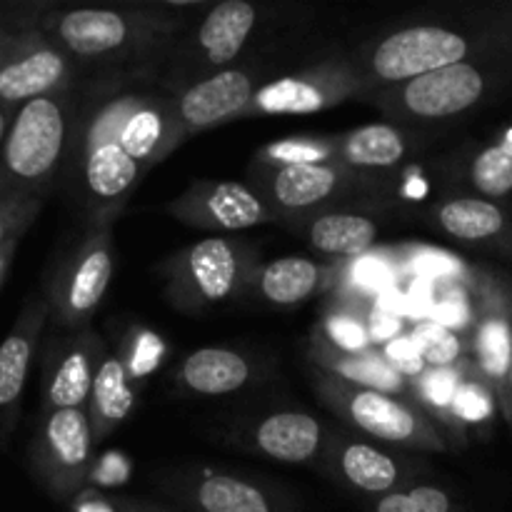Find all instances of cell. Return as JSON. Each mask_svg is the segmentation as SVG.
<instances>
[{"label":"cell","instance_id":"cell-36","mask_svg":"<svg viewBox=\"0 0 512 512\" xmlns=\"http://www.w3.org/2000/svg\"><path fill=\"white\" fill-rule=\"evenodd\" d=\"M460 385H463L460 375L453 368H428L420 375V385L415 388V393L423 403L433 405L438 413H448V410H453Z\"/></svg>","mask_w":512,"mask_h":512},{"label":"cell","instance_id":"cell-23","mask_svg":"<svg viewBox=\"0 0 512 512\" xmlns=\"http://www.w3.org/2000/svg\"><path fill=\"white\" fill-rule=\"evenodd\" d=\"M345 268H348V263H343V260L318 263V260L300 258V255H288V258L260 265L253 288L270 305L293 308V305L305 303V300L328 290L335 280H340Z\"/></svg>","mask_w":512,"mask_h":512},{"label":"cell","instance_id":"cell-11","mask_svg":"<svg viewBox=\"0 0 512 512\" xmlns=\"http://www.w3.org/2000/svg\"><path fill=\"white\" fill-rule=\"evenodd\" d=\"M85 68L40 28L20 30L0 63V105L18 110L30 100L80 88Z\"/></svg>","mask_w":512,"mask_h":512},{"label":"cell","instance_id":"cell-31","mask_svg":"<svg viewBox=\"0 0 512 512\" xmlns=\"http://www.w3.org/2000/svg\"><path fill=\"white\" fill-rule=\"evenodd\" d=\"M165 355V343L160 335L150 333L143 325H130L123 333L120 340L118 358L123 360L125 370H128V378L133 383L145 380L155 368L160 365Z\"/></svg>","mask_w":512,"mask_h":512},{"label":"cell","instance_id":"cell-32","mask_svg":"<svg viewBox=\"0 0 512 512\" xmlns=\"http://www.w3.org/2000/svg\"><path fill=\"white\" fill-rule=\"evenodd\" d=\"M410 340H413L428 368H453L463 355V343H460L458 335L440 325L438 320H423V323L415 325Z\"/></svg>","mask_w":512,"mask_h":512},{"label":"cell","instance_id":"cell-25","mask_svg":"<svg viewBox=\"0 0 512 512\" xmlns=\"http://www.w3.org/2000/svg\"><path fill=\"white\" fill-rule=\"evenodd\" d=\"M415 148H418L415 135L395 123H370L335 135L338 163L348 165L355 173L398 168L413 155Z\"/></svg>","mask_w":512,"mask_h":512},{"label":"cell","instance_id":"cell-41","mask_svg":"<svg viewBox=\"0 0 512 512\" xmlns=\"http://www.w3.org/2000/svg\"><path fill=\"white\" fill-rule=\"evenodd\" d=\"M498 410L503 415L505 423L512 428V353H510V365H508V375H505V383L500 388L498 395Z\"/></svg>","mask_w":512,"mask_h":512},{"label":"cell","instance_id":"cell-19","mask_svg":"<svg viewBox=\"0 0 512 512\" xmlns=\"http://www.w3.org/2000/svg\"><path fill=\"white\" fill-rule=\"evenodd\" d=\"M475 290H478L473 325L475 375L498 403L512 353V283L483 273L478 275Z\"/></svg>","mask_w":512,"mask_h":512},{"label":"cell","instance_id":"cell-3","mask_svg":"<svg viewBox=\"0 0 512 512\" xmlns=\"http://www.w3.org/2000/svg\"><path fill=\"white\" fill-rule=\"evenodd\" d=\"M80 88L30 100L15 110L0 148V200L8 195L48 198L60 188L78 118Z\"/></svg>","mask_w":512,"mask_h":512},{"label":"cell","instance_id":"cell-40","mask_svg":"<svg viewBox=\"0 0 512 512\" xmlns=\"http://www.w3.org/2000/svg\"><path fill=\"white\" fill-rule=\"evenodd\" d=\"M115 503V508L120 512H173L168 508H163V505L153 503V500L148 498H130V495H115V498H110Z\"/></svg>","mask_w":512,"mask_h":512},{"label":"cell","instance_id":"cell-15","mask_svg":"<svg viewBox=\"0 0 512 512\" xmlns=\"http://www.w3.org/2000/svg\"><path fill=\"white\" fill-rule=\"evenodd\" d=\"M158 485L190 512H295L280 490L220 470H175Z\"/></svg>","mask_w":512,"mask_h":512},{"label":"cell","instance_id":"cell-29","mask_svg":"<svg viewBox=\"0 0 512 512\" xmlns=\"http://www.w3.org/2000/svg\"><path fill=\"white\" fill-rule=\"evenodd\" d=\"M470 185L480 198L500 200L512 195V148L508 143H493L473 155L468 168Z\"/></svg>","mask_w":512,"mask_h":512},{"label":"cell","instance_id":"cell-26","mask_svg":"<svg viewBox=\"0 0 512 512\" xmlns=\"http://www.w3.org/2000/svg\"><path fill=\"white\" fill-rule=\"evenodd\" d=\"M133 408L135 383L128 378V370H125L118 353L105 350L98 373H95L93 390H90L88 400L90 428H93L95 443L110 438V435L128 420Z\"/></svg>","mask_w":512,"mask_h":512},{"label":"cell","instance_id":"cell-39","mask_svg":"<svg viewBox=\"0 0 512 512\" xmlns=\"http://www.w3.org/2000/svg\"><path fill=\"white\" fill-rule=\"evenodd\" d=\"M68 505L70 512H120L115 508L113 500H110L108 495L100 493L98 488H93V485H88L83 493L75 495Z\"/></svg>","mask_w":512,"mask_h":512},{"label":"cell","instance_id":"cell-5","mask_svg":"<svg viewBox=\"0 0 512 512\" xmlns=\"http://www.w3.org/2000/svg\"><path fill=\"white\" fill-rule=\"evenodd\" d=\"M263 13V5L248 0L213 3L175 40L163 60L165 70L155 80L170 93H180L218 70L238 65L255 33L263 28Z\"/></svg>","mask_w":512,"mask_h":512},{"label":"cell","instance_id":"cell-18","mask_svg":"<svg viewBox=\"0 0 512 512\" xmlns=\"http://www.w3.org/2000/svg\"><path fill=\"white\" fill-rule=\"evenodd\" d=\"M48 323L50 308L45 295H30L20 308L13 328L0 343V448L8 443L18 425L25 383L38 358L43 330Z\"/></svg>","mask_w":512,"mask_h":512},{"label":"cell","instance_id":"cell-13","mask_svg":"<svg viewBox=\"0 0 512 512\" xmlns=\"http://www.w3.org/2000/svg\"><path fill=\"white\" fill-rule=\"evenodd\" d=\"M320 465L335 483L368 500L410 488L418 483L420 473L413 460L365 443L345 430H330Z\"/></svg>","mask_w":512,"mask_h":512},{"label":"cell","instance_id":"cell-2","mask_svg":"<svg viewBox=\"0 0 512 512\" xmlns=\"http://www.w3.org/2000/svg\"><path fill=\"white\" fill-rule=\"evenodd\" d=\"M512 55V8L478 20L410 23L390 30L355 60L373 90L405 83L465 60Z\"/></svg>","mask_w":512,"mask_h":512},{"label":"cell","instance_id":"cell-38","mask_svg":"<svg viewBox=\"0 0 512 512\" xmlns=\"http://www.w3.org/2000/svg\"><path fill=\"white\" fill-rule=\"evenodd\" d=\"M353 290L355 293H363V290H375L380 288V280H390V265L388 260H360L353 270Z\"/></svg>","mask_w":512,"mask_h":512},{"label":"cell","instance_id":"cell-33","mask_svg":"<svg viewBox=\"0 0 512 512\" xmlns=\"http://www.w3.org/2000/svg\"><path fill=\"white\" fill-rule=\"evenodd\" d=\"M318 330L335 348L345 350V353H365L373 345L368 320H360L358 310L348 303H338L335 308H330L325 323Z\"/></svg>","mask_w":512,"mask_h":512},{"label":"cell","instance_id":"cell-16","mask_svg":"<svg viewBox=\"0 0 512 512\" xmlns=\"http://www.w3.org/2000/svg\"><path fill=\"white\" fill-rule=\"evenodd\" d=\"M265 80L268 78L258 65H233L175 93L185 138L233 120H245Z\"/></svg>","mask_w":512,"mask_h":512},{"label":"cell","instance_id":"cell-42","mask_svg":"<svg viewBox=\"0 0 512 512\" xmlns=\"http://www.w3.org/2000/svg\"><path fill=\"white\" fill-rule=\"evenodd\" d=\"M20 240H23V238H13V240H10V243H5L3 248H0V290H3L5 280H8L10 265H13L15 253H18Z\"/></svg>","mask_w":512,"mask_h":512},{"label":"cell","instance_id":"cell-12","mask_svg":"<svg viewBox=\"0 0 512 512\" xmlns=\"http://www.w3.org/2000/svg\"><path fill=\"white\" fill-rule=\"evenodd\" d=\"M105 343L93 328L60 330L40 343V413L88 408Z\"/></svg>","mask_w":512,"mask_h":512},{"label":"cell","instance_id":"cell-14","mask_svg":"<svg viewBox=\"0 0 512 512\" xmlns=\"http://www.w3.org/2000/svg\"><path fill=\"white\" fill-rule=\"evenodd\" d=\"M165 210L178 223L218 233H238L280 220L253 185L238 180H195Z\"/></svg>","mask_w":512,"mask_h":512},{"label":"cell","instance_id":"cell-43","mask_svg":"<svg viewBox=\"0 0 512 512\" xmlns=\"http://www.w3.org/2000/svg\"><path fill=\"white\" fill-rule=\"evenodd\" d=\"M13 115H15V110L0 105V148H3V143H5V135H8V128H10V120H13Z\"/></svg>","mask_w":512,"mask_h":512},{"label":"cell","instance_id":"cell-20","mask_svg":"<svg viewBox=\"0 0 512 512\" xmlns=\"http://www.w3.org/2000/svg\"><path fill=\"white\" fill-rule=\"evenodd\" d=\"M330 430L305 410H275L253 420L238 443L275 463L308 465L323 458Z\"/></svg>","mask_w":512,"mask_h":512},{"label":"cell","instance_id":"cell-28","mask_svg":"<svg viewBox=\"0 0 512 512\" xmlns=\"http://www.w3.org/2000/svg\"><path fill=\"white\" fill-rule=\"evenodd\" d=\"M260 168H283V165H320L338 163L335 135H300L270 143L255 155Z\"/></svg>","mask_w":512,"mask_h":512},{"label":"cell","instance_id":"cell-8","mask_svg":"<svg viewBox=\"0 0 512 512\" xmlns=\"http://www.w3.org/2000/svg\"><path fill=\"white\" fill-rule=\"evenodd\" d=\"M113 273V225L88 228L48 275L43 295L48 300L50 323L58 330L88 328L108 293Z\"/></svg>","mask_w":512,"mask_h":512},{"label":"cell","instance_id":"cell-10","mask_svg":"<svg viewBox=\"0 0 512 512\" xmlns=\"http://www.w3.org/2000/svg\"><path fill=\"white\" fill-rule=\"evenodd\" d=\"M373 90L353 58L338 53L295 73L273 75L260 85L250 103L248 118L268 115H313L345 100H363Z\"/></svg>","mask_w":512,"mask_h":512},{"label":"cell","instance_id":"cell-24","mask_svg":"<svg viewBox=\"0 0 512 512\" xmlns=\"http://www.w3.org/2000/svg\"><path fill=\"white\" fill-rule=\"evenodd\" d=\"M308 358L318 365L320 373H328L343 383L360 385V388H373L380 393L395 395V398L408 400L410 380H405L393 365L385 360L383 353L365 350V353H345L335 348L318 328L313 330L308 340Z\"/></svg>","mask_w":512,"mask_h":512},{"label":"cell","instance_id":"cell-1","mask_svg":"<svg viewBox=\"0 0 512 512\" xmlns=\"http://www.w3.org/2000/svg\"><path fill=\"white\" fill-rule=\"evenodd\" d=\"M213 3L120 5V8H50L38 28L85 70L133 73L155 80L175 40Z\"/></svg>","mask_w":512,"mask_h":512},{"label":"cell","instance_id":"cell-21","mask_svg":"<svg viewBox=\"0 0 512 512\" xmlns=\"http://www.w3.org/2000/svg\"><path fill=\"white\" fill-rule=\"evenodd\" d=\"M430 218L448 238L512 253V215L495 200L480 195H450L433 205Z\"/></svg>","mask_w":512,"mask_h":512},{"label":"cell","instance_id":"cell-9","mask_svg":"<svg viewBox=\"0 0 512 512\" xmlns=\"http://www.w3.org/2000/svg\"><path fill=\"white\" fill-rule=\"evenodd\" d=\"M93 448L88 408L40 413L28 450L30 473L50 498L70 503L90 485Z\"/></svg>","mask_w":512,"mask_h":512},{"label":"cell","instance_id":"cell-30","mask_svg":"<svg viewBox=\"0 0 512 512\" xmlns=\"http://www.w3.org/2000/svg\"><path fill=\"white\" fill-rule=\"evenodd\" d=\"M368 512H468L448 488L435 483H413L410 488L370 500Z\"/></svg>","mask_w":512,"mask_h":512},{"label":"cell","instance_id":"cell-17","mask_svg":"<svg viewBox=\"0 0 512 512\" xmlns=\"http://www.w3.org/2000/svg\"><path fill=\"white\" fill-rule=\"evenodd\" d=\"M260 170V190H255L263 195L278 218L308 215L363 185V175L343 163L283 165Z\"/></svg>","mask_w":512,"mask_h":512},{"label":"cell","instance_id":"cell-35","mask_svg":"<svg viewBox=\"0 0 512 512\" xmlns=\"http://www.w3.org/2000/svg\"><path fill=\"white\" fill-rule=\"evenodd\" d=\"M53 5H35V3H0V63L8 55L15 35L20 30L38 28L43 15Z\"/></svg>","mask_w":512,"mask_h":512},{"label":"cell","instance_id":"cell-7","mask_svg":"<svg viewBox=\"0 0 512 512\" xmlns=\"http://www.w3.org/2000/svg\"><path fill=\"white\" fill-rule=\"evenodd\" d=\"M315 390L338 418L380 443L420 450V453L448 450V435L440 430V425H435L433 415L415 400L343 383L328 373L315 375Z\"/></svg>","mask_w":512,"mask_h":512},{"label":"cell","instance_id":"cell-27","mask_svg":"<svg viewBox=\"0 0 512 512\" xmlns=\"http://www.w3.org/2000/svg\"><path fill=\"white\" fill-rule=\"evenodd\" d=\"M310 248L330 260L363 258L378 240V223L363 213H345V210H328V213L310 215L305 225Z\"/></svg>","mask_w":512,"mask_h":512},{"label":"cell","instance_id":"cell-37","mask_svg":"<svg viewBox=\"0 0 512 512\" xmlns=\"http://www.w3.org/2000/svg\"><path fill=\"white\" fill-rule=\"evenodd\" d=\"M383 355H385V360H388V363L393 365V368L398 370V373L403 375L405 380H418L420 375L428 370V365L423 363L418 348H415L413 340H410V338L390 340Z\"/></svg>","mask_w":512,"mask_h":512},{"label":"cell","instance_id":"cell-34","mask_svg":"<svg viewBox=\"0 0 512 512\" xmlns=\"http://www.w3.org/2000/svg\"><path fill=\"white\" fill-rule=\"evenodd\" d=\"M45 198L40 195H8L0 200V248L13 238H23L25 230L38 220Z\"/></svg>","mask_w":512,"mask_h":512},{"label":"cell","instance_id":"cell-22","mask_svg":"<svg viewBox=\"0 0 512 512\" xmlns=\"http://www.w3.org/2000/svg\"><path fill=\"white\" fill-rule=\"evenodd\" d=\"M260 365L235 348H198L173 370L175 385L203 398H223L258 383Z\"/></svg>","mask_w":512,"mask_h":512},{"label":"cell","instance_id":"cell-6","mask_svg":"<svg viewBox=\"0 0 512 512\" xmlns=\"http://www.w3.org/2000/svg\"><path fill=\"white\" fill-rule=\"evenodd\" d=\"M258 265L245 240L213 235L198 240L160 265L165 298L183 313H203L253 285Z\"/></svg>","mask_w":512,"mask_h":512},{"label":"cell","instance_id":"cell-4","mask_svg":"<svg viewBox=\"0 0 512 512\" xmlns=\"http://www.w3.org/2000/svg\"><path fill=\"white\" fill-rule=\"evenodd\" d=\"M512 85V55L465 60L435 73L370 90L365 103L403 123H443L463 118Z\"/></svg>","mask_w":512,"mask_h":512}]
</instances>
